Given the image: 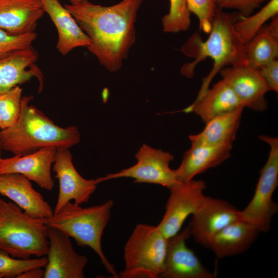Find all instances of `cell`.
<instances>
[{"label": "cell", "mask_w": 278, "mask_h": 278, "mask_svg": "<svg viewBox=\"0 0 278 278\" xmlns=\"http://www.w3.org/2000/svg\"><path fill=\"white\" fill-rule=\"evenodd\" d=\"M143 0H122L110 6L90 3L65 4L91 40L86 47L110 72L121 67L136 40L135 23Z\"/></svg>", "instance_id": "obj_1"}, {"label": "cell", "mask_w": 278, "mask_h": 278, "mask_svg": "<svg viewBox=\"0 0 278 278\" xmlns=\"http://www.w3.org/2000/svg\"><path fill=\"white\" fill-rule=\"evenodd\" d=\"M241 15L237 11L225 12L216 6L208 38L201 40L198 33L193 34L181 48L186 56L194 58L190 63L183 65L181 73L186 77H194L197 64L209 57L213 66L208 74L202 79L196 99L200 98L210 88L216 75L223 68L245 65L246 44L234 29V24Z\"/></svg>", "instance_id": "obj_2"}, {"label": "cell", "mask_w": 278, "mask_h": 278, "mask_svg": "<svg viewBox=\"0 0 278 278\" xmlns=\"http://www.w3.org/2000/svg\"><path fill=\"white\" fill-rule=\"evenodd\" d=\"M33 96H24L16 121L1 129L2 149L14 155H25L44 148H70L80 141L76 126L59 127L29 101Z\"/></svg>", "instance_id": "obj_3"}, {"label": "cell", "mask_w": 278, "mask_h": 278, "mask_svg": "<svg viewBox=\"0 0 278 278\" xmlns=\"http://www.w3.org/2000/svg\"><path fill=\"white\" fill-rule=\"evenodd\" d=\"M113 201L82 207L71 201L46 220L47 227L57 229L72 237L81 247L91 248L98 255L107 271L113 277L118 274L104 254L101 238L111 215Z\"/></svg>", "instance_id": "obj_4"}, {"label": "cell", "mask_w": 278, "mask_h": 278, "mask_svg": "<svg viewBox=\"0 0 278 278\" xmlns=\"http://www.w3.org/2000/svg\"><path fill=\"white\" fill-rule=\"evenodd\" d=\"M46 220L32 217L12 201L0 197V250L21 259L46 256Z\"/></svg>", "instance_id": "obj_5"}, {"label": "cell", "mask_w": 278, "mask_h": 278, "mask_svg": "<svg viewBox=\"0 0 278 278\" xmlns=\"http://www.w3.org/2000/svg\"><path fill=\"white\" fill-rule=\"evenodd\" d=\"M167 246L168 238L157 225L138 224L125 244V268L118 277H160Z\"/></svg>", "instance_id": "obj_6"}, {"label": "cell", "mask_w": 278, "mask_h": 278, "mask_svg": "<svg viewBox=\"0 0 278 278\" xmlns=\"http://www.w3.org/2000/svg\"><path fill=\"white\" fill-rule=\"evenodd\" d=\"M259 138L269 145L267 160L259 171L254 195L246 207L240 211V219L255 225L260 232L269 230L272 217L278 210L272 200L278 185V139L265 135Z\"/></svg>", "instance_id": "obj_7"}, {"label": "cell", "mask_w": 278, "mask_h": 278, "mask_svg": "<svg viewBox=\"0 0 278 278\" xmlns=\"http://www.w3.org/2000/svg\"><path fill=\"white\" fill-rule=\"evenodd\" d=\"M137 162L118 172L97 178L98 183L120 178H131L134 183L161 185L170 188L178 182L175 171L169 167L173 155L168 151L144 144L135 154Z\"/></svg>", "instance_id": "obj_8"}, {"label": "cell", "mask_w": 278, "mask_h": 278, "mask_svg": "<svg viewBox=\"0 0 278 278\" xmlns=\"http://www.w3.org/2000/svg\"><path fill=\"white\" fill-rule=\"evenodd\" d=\"M205 183L201 180L178 182L169 190L165 212L157 225L164 236L169 238L177 234L184 221L197 210L205 197Z\"/></svg>", "instance_id": "obj_9"}, {"label": "cell", "mask_w": 278, "mask_h": 278, "mask_svg": "<svg viewBox=\"0 0 278 278\" xmlns=\"http://www.w3.org/2000/svg\"><path fill=\"white\" fill-rule=\"evenodd\" d=\"M53 171L59 180V189L54 213L58 212L66 203L74 200L80 205L86 203L99 183L97 179L87 180L77 171L68 148L57 149Z\"/></svg>", "instance_id": "obj_10"}, {"label": "cell", "mask_w": 278, "mask_h": 278, "mask_svg": "<svg viewBox=\"0 0 278 278\" xmlns=\"http://www.w3.org/2000/svg\"><path fill=\"white\" fill-rule=\"evenodd\" d=\"M48 248L44 278H83L88 258L74 249L70 237L62 231L47 227Z\"/></svg>", "instance_id": "obj_11"}, {"label": "cell", "mask_w": 278, "mask_h": 278, "mask_svg": "<svg viewBox=\"0 0 278 278\" xmlns=\"http://www.w3.org/2000/svg\"><path fill=\"white\" fill-rule=\"evenodd\" d=\"M240 210L226 201L205 196L192 215L190 234L207 247L212 238L229 224L240 219Z\"/></svg>", "instance_id": "obj_12"}, {"label": "cell", "mask_w": 278, "mask_h": 278, "mask_svg": "<svg viewBox=\"0 0 278 278\" xmlns=\"http://www.w3.org/2000/svg\"><path fill=\"white\" fill-rule=\"evenodd\" d=\"M219 73L245 107L257 112L267 109L265 95L270 90L259 70L241 65L224 67Z\"/></svg>", "instance_id": "obj_13"}, {"label": "cell", "mask_w": 278, "mask_h": 278, "mask_svg": "<svg viewBox=\"0 0 278 278\" xmlns=\"http://www.w3.org/2000/svg\"><path fill=\"white\" fill-rule=\"evenodd\" d=\"M191 235L189 225L168 238L163 270L160 277L213 278L215 275L206 269L186 244Z\"/></svg>", "instance_id": "obj_14"}, {"label": "cell", "mask_w": 278, "mask_h": 278, "mask_svg": "<svg viewBox=\"0 0 278 278\" xmlns=\"http://www.w3.org/2000/svg\"><path fill=\"white\" fill-rule=\"evenodd\" d=\"M57 149L53 147L44 148L29 154L1 159L0 175L20 173L36 182L40 187L51 190L54 185L51 169Z\"/></svg>", "instance_id": "obj_15"}, {"label": "cell", "mask_w": 278, "mask_h": 278, "mask_svg": "<svg viewBox=\"0 0 278 278\" xmlns=\"http://www.w3.org/2000/svg\"><path fill=\"white\" fill-rule=\"evenodd\" d=\"M0 195L9 198L32 217L48 219L54 214L50 205L33 188L30 180L22 174H1Z\"/></svg>", "instance_id": "obj_16"}, {"label": "cell", "mask_w": 278, "mask_h": 278, "mask_svg": "<svg viewBox=\"0 0 278 278\" xmlns=\"http://www.w3.org/2000/svg\"><path fill=\"white\" fill-rule=\"evenodd\" d=\"M45 13L54 24L58 35L56 49L62 56L79 47H87L91 40L60 0H40Z\"/></svg>", "instance_id": "obj_17"}, {"label": "cell", "mask_w": 278, "mask_h": 278, "mask_svg": "<svg viewBox=\"0 0 278 278\" xmlns=\"http://www.w3.org/2000/svg\"><path fill=\"white\" fill-rule=\"evenodd\" d=\"M38 54L32 46L0 56V94L30 80L42 78L34 63Z\"/></svg>", "instance_id": "obj_18"}, {"label": "cell", "mask_w": 278, "mask_h": 278, "mask_svg": "<svg viewBox=\"0 0 278 278\" xmlns=\"http://www.w3.org/2000/svg\"><path fill=\"white\" fill-rule=\"evenodd\" d=\"M44 13L40 0H0V29L14 34L35 32Z\"/></svg>", "instance_id": "obj_19"}, {"label": "cell", "mask_w": 278, "mask_h": 278, "mask_svg": "<svg viewBox=\"0 0 278 278\" xmlns=\"http://www.w3.org/2000/svg\"><path fill=\"white\" fill-rule=\"evenodd\" d=\"M232 148L231 144L191 146L184 153L179 167L174 170L177 181L187 182L196 175L220 165L230 158Z\"/></svg>", "instance_id": "obj_20"}, {"label": "cell", "mask_w": 278, "mask_h": 278, "mask_svg": "<svg viewBox=\"0 0 278 278\" xmlns=\"http://www.w3.org/2000/svg\"><path fill=\"white\" fill-rule=\"evenodd\" d=\"M244 105L228 84L221 79L209 88L199 99L182 110L185 113H194L204 123L219 115L234 111Z\"/></svg>", "instance_id": "obj_21"}, {"label": "cell", "mask_w": 278, "mask_h": 278, "mask_svg": "<svg viewBox=\"0 0 278 278\" xmlns=\"http://www.w3.org/2000/svg\"><path fill=\"white\" fill-rule=\"evenodd\" d=\"M260 232L255 225L239 219L218 232L208 247L218 258L235 255L247 250Z\"/></svg>", "instance_id": "obj_22"}, {"label": "cell", "mask_w": 278, "mask_h": 278, "mask_svg": "<svg viewBox=\"0 0 278 278\" xmlns=\"http://www.w3.org/2000/svg\"><path fill=\"white\" fill-rule=\"evenodd\" d=\"M244 108L219 115L208 121L201 132L188 136L191 146L232 144L236 138Z\"/></svg>", "instance_id": "obj_23"}, {"label": "cell", "mask_w": 278, "mask_h": 278, "mask_svg": "<svg viewBox=\"0 0 278 278\" xmlns=\"http://www.w3.org/2000/svg\"><path fill=\"white\" fill-rule=\"evenodd\" d=\"M278 57V15L265 24L255 36L246 44L245 65L261 68L277 60Z\"/></svg>", "instance_id": "obj_24"}, {"label": "cell", "mask_w": 278, "mask_h": 278, "mask_svg": "<svg viewBox=\"0 0 278 278\" xmlns=\"http://www.w3.org/2000/svg\"><path fill=\"white\" fill-rule=\"evenodd\" d=\"M278 15V0H269L259 11L247 16L241 15L234 29L245 44L249 42L266 22Z\"/></svg>", "instance_id": "obj_25"}, {"label": "cell", "mask_w": 278, "mask_h": 278, "mask_svg": "<svg viewBox=\"0 0 278 278\" xmlns=\"http://www.w3.org/2000/svg\"><path fill=\"white\" fill-rule=\"evenodd\" d=\"M168 13L162 19L163 31L167 33L185 31L190 27L191 12L187 0H169Z\"/></svg>", "instance_id": "obj_26"}, {"label": "cell", "mask_w": 278, "mask_h": 278, "mask_svg": "<svg viewBox=\"0 0 278 278\" xmlns=\"http://www.w3.org/2000/svg\"><path fill=\"white\" fill-rule=\"evenodd\" d=\"M47 262L45 256L37 258L21 259L13 257L0 250V278L18 277L29 269L44 268Z\"/></svg>", "instance_id": "obj_27"}, {"label": "cell", "mask_w": 278, "mask_h": 278, "mask_svg": "<svg viewBox=\"0 0 278 278\" xmlns=\"http://www.w3.org/2000/svg\"><path fill=\"white\" fill-rule=\"evenodd\" d=\"M22 89L17 85L9 91L0 94V128L12 126L18 120L22 99Z\"/></svg>", "instance_id": "obj_28"}, {"label": "cell", "mask_w": 278, "mask_h": 278, "mask_svg": "<svg viewBox=\"0 0 278 278\" xmlns=\"http://www.w3.org/2000/svg\"><path fill=\"white\" fill-rule=\"evenodd\" d=\"M189 11L197 17L200 31L209 33L217 6L215 0H187Z\"/></svg>", "instance_id": "obj_29"}, {"label": "cell", "mask_w": 278, "mask_h": 278, "mask_svg": "<svg viewBox=\"0 0 278 278\" xmlns=\"http://www.w3.org/2000/svg\"><path fill=\"white\" fill-rule=\"evenodd\" d=\"M36 32L14 34L0 29V56L32 46L36 39Z\"/></svg>", "instance_id": "obj_30"}, {"label": "cell", "mask_w": 278, "mask_h": 278, "mask_svg": "<svg viewBox=\"0 0 278 278\" xmlns=\"http://www.w3.org/2000/svg\"><path fill=\"white\" fill-rule=\"evenodd\" d=\"M269 0H215L217 6L224 9H230L247 16L254 12L265 2Z\"/></svg>", "instance_id": "obj_31"}, {"label": "cell", "mask_w": 278, "mask_h": 278, "mask_svg": "<svg viewBox=\"0 0 278 278\" xmlns=\"http://www.w3.org/2000/svg\"><path fill=\"white\" fill-rule=\"evenodd\" d=\"M270 91L278 92V61L275 60L259 70Z\"/></svg>", "instance_id": "obj_32"}, {"label": "cell", "mask_w": 278, "mask_h": 278, "mask_svg": "<svg viewBox=\"0 0 278 278\" xmlns=\"http://www.w3.org/2000/svg\"><path fill=\"white\" fill-rule=\"evenodd\" d=\"M44 275V270L43 268H36L22 273L18 278H42Z\"/></svg>", "instance_id": "obj_33"}, {"label": "cell", "mask_w": 278, "mask_h": 278, "mask_svg": "<svg viewBox=\"0 0 278 278\" xmlns=\"http://www.w3.org/2000/svg\"><path fill=\"white\" fill-rule=\"evenodd\" d=\"M71 2V4L77 5L85 2L87 0H68Z\"/></svg>", "instance_id": "obj_34"}, {"label": "cell", "mask_w": 278, "mask_h": 278, "mask_svg": "<svg viewBox=\"0 0 278 278\" xmlns=\"http://www.w3.org/2000/svg\"><path fill=\"white\" fill-rule=\"evenodd\" d=\"M1 149H2V147H1V142H0V160H1V159H2L1 157Z\"/></svg>", "instance_id": "obj_35"}]
</instances>
